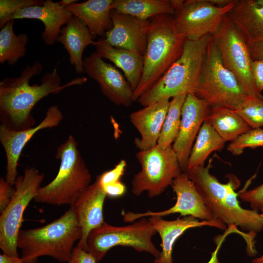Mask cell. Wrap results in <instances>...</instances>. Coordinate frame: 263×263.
Instances as JSON below:
<instances>
[{
    "instance_id": "cell-1",
    "label": "cell",
    "mask_w": 263,
    "mask_h": 263,
    "mask_svg": "<svg viewBox=\"0 0 263 263\" xmlns=\"http://www.w3.org/2000/svg\"><path fill=\"white\" fill-rule=\"evenodd\" d=\"M42 69L41 63L36 60L32 65H27L19 76L5 78L0 82L1 125L16 131L34 127L35 120L31 112L39 100L50 94H57L66 87L87 81L86 77H81L60 85V77L55 68L43 75L40 84L30 85L31 78L39 75Z\"/></svg>"
},
{
    "instance_id": "cell-2",
    "label": "cell",
    "mask_w": 263,
    "mask_h": 263,
    "mask_svg": "<svg viewBox=\"0 0 263 263\" xmlns=\"http://www.w3.org/2000/svg\"><path fill=\"white\" fill-rule=\"evenodd\" d=\"M212 159L207 166L187 169L185 172L193 182L206 206L215 219L228 226L235 225L249 233L256 234L263 229V219L257 210L243 208L235 189L239 181L234 175L222 184L210 172Z\"/></svg>"
},
{
    "instance_id": "cell-3",
    "label": "cell",
    "mask_w": 263,
    "mask_h": 263,
    "mask_svg": "<svg viewBox=\"0 0 263 263\" xmlns=\"http://www.w3.org/2000/svg\"><path fill=\"white\" fill-rule=\"evenodd\" d=\"M82 236V229L72 207L50 223L36 228L20 230L17 246L21 257L29 263L38 258L50 256L61 262H68L75 242Z\"/></svg>"
},
{
    "instance_id": "cell-4",
    "label": "cell",
    "mask_w": 263,
    "mask_h": 263,
    "mask_svg": "<svg viewBox=\"0 0 263 263\" xmlns=\"http://www.w3.org/2000/svg\"><path fill=\"white\" fill-rule=\"evenodd\" d=\"M186 38L178 34L173 16L160 15L150 21L142 77L133 92V102L150 90L180 56Z\"/></svg>"
},
{
    "instance_id": "cell-5",
    "label": "cell",
    "mask_w": 263,
    "mask_h": 263,
    "mask_svg": "<svg viewBox=\"0 0 263 263\" xmlns=\"http://www.w3.org/2000/svg\"><path fill=\"white\" fill-rule=\"evenodd\" d=\"M211 35L197 40L186 38L180 56L158 81L137 101L146 107L160 100L193 93L202 68Z\"/></svg>"
},
{
    "instance_id": "cell-6",
    "label": "cell",
    "mask_w": 263,
    "mask_h": 263,
    "mask_svg": "<svg viewBox=\"0 0 263 263\" xmlns=\"http://www.w3.org/2000/svg\"><path fill=\"white\" fill-rule=\"evenodd\" d=\"M71 135L57 148L56 158L60 161L58 173L50 183L39 188L35 202L72 207L90 185L91 175Z\"/></svg>"
},
{
    "instance_id": "cell-7",
    "label": "cell",
    "mask_w": 263,
    "mask_h": 263,
    "mask_svg": "<svg viewBox=\"0 0 263 263\" xmlns=\"http://www.w3.org/2000/svg\"><path fill=\"white\" fill-rule=\"evenodd\" d=\"M194 94L210 107H223L234 111L251 97L236 76L224 65L212 39L207 49Z\"/></svg>"
},
{
    "instance_id": "cell-8",
    "label": "cell",
    "mask_w": 263,
    "mask_h": 263,
    "mask_svg": "<svg viewBox=\"0 0 263 263\" xmlns=\"http://www.w3.org/2000/svg\"><path fill=\"white\" fill-rule=\"evenodd\" d=\"M156 233V229L146 217L122 226L104 222L90 232L87 239V251L97 262L100 261L111 248L116 246L131 247L138 252H147L155 258H158L161 251L152 241Z\"/></svg>"
},
{
    "instance_id": "cell-9",
    "label": "cell",
    "mask_w": 263,
    "mask_h": 263,
    "mask_svg": "<svg viewBox=\"0 0 263 263\" xmlns=\"http://www.w3.org/2000/svg\"><path fill=\"white\" fill-rule=\"evenodd\" d=\"M141 170L132 180V193L139 196L147 191L152 198L161 194L183 171L172 146L162 149L157 145L139 150L135 155Z\"/></svg>"
},
{
    "instance_id": "cell-10",
    "label": "cell",
    "mask_w": 263,
    "mask_h": 263,
    "mask_svg": "<svg viewBox=\"0 0 263 263\" xmlns=\"http://www.w3.org/2000/svg\"><path fill=\"white\" fill-rule=\"evenodd\" d=\"M35 168L24 169L15 183L16 191L0 216V248L9 256L19 257L17 240L27 207L35 197L44 178Z\"/></svg>"
},
{
    "instance_id": "cell-11",
    "label": "cell",
    "mask_w": 263,
    "mask_h": 263,
    "mask_svg": "<svg viewBox=\"0 0 263 263\" xmlns=\"http://www.w3.org/2000/svg\"><path fill=\"white\" fill-rule=\"evenodd\" d=\"M211 39L224 65L236 76L247 94L253 98L263 99L253 79L252 60L247 43L227 15Z\"/></svg>"
},
{
    "instance_id": "cell-12",
    "label": "cell",
    "mask_w": 263,
    "mask_h": 263,
    "mask_svg": "<svg viewBox=\"0 0 263 263\" xmlns=\"http://www.w3.org/2000/svg\"><path fill=\"white\" fill-rule=\"evenodd\" d=\"M235 0L224 6L212 3L210 0H184L175 11L173 22L176 31L187 39L197 40L207 35H214Z\"/></svg>"
},
{
    "instance_id": "cell-13",
    "label": "cell",
    "mask_w": 263,
    "mask_h": 263,
    "mask_svg": "<svg viewBox=\"0 0 263 263\" xmlns=\"http://www.w3.org/2000/svg\"><path fill=\"white\" fill-rule=\"evenodd\" d=\"M171 186L176 195V202L173 207L160 211L148 210L141 213L123 212L124 221L132 222L143 217L153 216L163 217L175 213H179L184 216H192L202 221L215 219L206 206L194 184L185 172H182L177 177L173 180Z\"/></svg>"
},
{
    "instance_id": "cell-14",
    "label": "cell",
    "mask_w": 263,
    "mask_h": 263,
    "mask_svg": "<svg viewBox=\"0 0 263 263\" xmlns=\"http://www.w3.org/2000/svg\"><path fill=\"white\" fill-rule=\"evenodd\" d=\"M84 73L98 84L102 94L115 105L131 106L133 92L117 68L108 63L95 52L83 60Z\"/></svg>"
},
{
    "instance_id": "cell-15",
    "label": "cell",
    "mask_w": 263,
    "mask_h": 263,
    "mask_svg": "<svg viewBox=\"0 0 263 263\" xmlns=\"http://www.w3.org/2000/svg\"><path fill=\"white\" fill-rule=\"evenodd\" d=\"M63 118L57 106L48 108L44 119L37 126L16 131L4 125L0 126V141L6 157L5 179L14 185L18 176L17 167L19 157L26 144L39 131L57 126Z\"/></svg>"
},
{
    "instance_id": "cell-16",
    "label": "cell",
    "mask_w": 263,
    "mask_h": 263,
    "mask_svg": "<svg viewBox=\"0 0 263 263\" xmlns=\"http://www.w3.org/2000/svg\"><path fill=\"white\" fill-rule=\"evenodd\" d=\"M210 107L206 101L193 93L186 96L182 109L179 131L172 146L183 172L187 168L194 140Z\"/></svg>"
},
{
    "instance_id": "cell-17",
    "label": "cell",
    "mask_w": 263,
    "mask_h": 263,
    "mask_svg": "<svg viewBox=\"0 0 263 263\" xmlns=\"http://www.w3.org/2000/svg\"><path fill=\"white\" fill-rule=\"evenodd\" d=\"M112 28L103 39L117 48L137 52L144 56L147 44V35L150 20H142L112 9Z\"/></svg>"
},
{
    "instance_id": "cell-18",
    "label": "cell",
    "mask_w": 263,
    "mask_h": 263,
    "mask_svg": "<svg viewBox=\"0 0 263 263\" xmlns=\"http://www.w3.org/2000/svg\"><path fill=\"white\" fill-rule=\"evenodd\" d=\"M107 195L96 179L71 207L74 210L82 229V236L77 244L78 247L87 251V239L90 232L105 222L103 206Z\"/></svg>"
},
{
    "instance_id": "cell-19",
    "label": "cell",
    "mask_w": 263,
    "mask_h": 263,
    "mask_svg": "<svg viewBox=\"0 0 263 263\" xmlns=\"http://www.w3.org/2000/svg\"><path fill=\"white\" fill-rule=\"evenodd\" d=\"M161 239L162 250L154 263H173L172 253L173 245L177 239L188 229L203 226H209L225 230L226 225L217 219L200 221L192 216L168 221L159 216H150L148 218Z\"/></svg>"
},
{
    "instance_id": "cell-20",
    "label": "cell",
    "mask_w": 263,
    "mask_h": 263,
    "mask_svg": "<svg viewBox=\"0 0 263 263\" xmlns=\"http://www.w3.org/2000/svg\"><path fill=\"white\" fill-rule=\"evenodd\" d=\"M169 102V99H163L129 115L130 121L140 134V138L134 141L139 150H148L157 145Z\"/></svg>"
},
{
    "instance_id": "cell-21",
    "label": "cell",
    "mask_w": 263,
    "mask_h": 263,
    "mask_svg": "<svg viewBox=\"0 0 263 263\" xmlns=\"http://www.w3.org/2000/svg\"><path fill=\"white\" fill-rule=\"evenodd\" d=\"M73 16L65 7L58 2L46 0L43 4L20 9L14 14L11 20L17 19H37L44 25L41 38L47 45H53L60 34L62 26L65 25Z\"/></svg>"
},
{
    "instance_id": "cell-22",
    "label": "cell",
    "mask_w": 263,
    "mask_h": 263,
    "mask_svg": "<svg viewBox=\"0 0 263 263\" xmlns=\"http://www.w3.org/2000/svg\"><path fill=\"white\" fill-rule=\"evenodd\" d=\"M67 51L71 64L77 74L84 73L83 53L85 48L94 45V41L85 23L73 16L62 27L57 39Z\"/></svg>"
},
{
    "instance_id": "cell-23",
    "label": "cell",
    "mask_w": 263,
    "mask_h": 263,
    "mask_svg": "<svg viewBox=\"0 0 263 263\" xmlns=\"http://www.w3.org/2000/svg\"><path fill=\"white\" fill-rule=\"evenodd\" d=\"M94 46L95 52L100 57L110 60L122 71L134 92L142 77L144 56L134 51L113 47L103 39L96 41Z\"/></svg>"
},
{
    "instance_id": "cell-24",
    "label": "cell",
    "mask_w": 263,
    "mask_h": 263,
    "mask_svg": "<svg viewBox=\"0 0 263 263\" xmlns=\"http://www.w3.org/2000/svg\"><path fill=\"white\" fill-rule=\"evenodd\" d=\"M113 0H88L66 7L87 26L93 39L105 36L113 26L111 17Z\"/></svg>"
},
{
    "instance_id": "cell-25",
    "label": "cell",
    "mask_w": 263,
    "mask_h": 263,
    "mask_svg": "<svg viewBox=\"0 0 263 263\" xmlns=\"http://www.w3.org/2000/svg\"><path fill=\"white\" fill-rule=\"evenodd\" d=\"M227 15L246 43L263 38V5L256 0H236Z\"/></svg>"
},
{
    "instance_id": "cell-26",
    "label": "cell",
    "mask_w": 263,
    "mask_h": 263,
    "mask_svg": "<svg viewBox=\"0 0 263 263\" xmlns=\"http://www.w3.org/2000/svg\"><path fill=\"white\" fill-rule=\"evenodd\" d=\"M206 120L225 142H232L252 129L236 111L223 107H211Z\"/></svg>"
},
{
    "instance_id": "cell-27",
    "label": "cell",
    "mask_w": 263,
    "mask_h": 263,
    "mask_svg": "<svg viewBox=\"0 0 263 263\" xmlns=\"http://www.w3.org/2000/svg\"><path fill=\"white\" fill-rule=\"evenodd\" d=\"M112 8L142 20L160 15L173 16L175 12L171 0H113Z\"/></svg>"
},
{
    "instance_id": "cell-28",
    "label": "cell",
    "mask_w": 263,
    "mask_h": 263,
    "mask_svg": "<svg viewBox=\"0 0 263 263\" xmlns=\"http://www.w3.org/2000/svg\"><path fill=\"white\" fill-rule=\"evenodd\" d=\"M225 143L209 123L205 120L193 145L187 169L205 165L208 156L214 151L222 150Z\"/></svg>"
},
{
    "instance_id": "cell-29",
    "label": "cell",
    "mask_w": 263,
    "mask_h": 263,
    "mask_svg": "<svg viewBox=\"0 0 263 263\" xmlns=\"http://www.w3.org/2000/svg\"><path fill=\"white\" fill-rule=\"evenodd\" d=\"M14 20L7 22L0 31V63L14 65L24 56L28 42L27 34L16 35L14 31Z\"/></svg>"
},
{
    "instance_id": "cell-30",
    "label": "cell",
    "mask_w": 263,
    "mask_h": 263,
    "mask_svg": "<svg viewBox=\"0 0 263 263\" xmlns=\"http://www.w3.org/2000/svg\"><path fill=\"white\" fill-rule=\"evenodd\" d=\"M187 95L182 94L172 98L164 121L157 145L162 149L171 147L178 134L182 109Z\"/></svg>"
},
{
    "instance_id": "cell-31",
    "label": "cell",
    "mask_w": 263,
    "mask_h": 263,
    "mask_svg": "<svg viewBox=\"0 0 263 263\" xmlns=\"http://www.w3.org/2000/svg\"><path fill=\"white\" fill-rule=\"evenodd\" d=\"M236 111L252 129L263 127V99L250 97Z\"/></svg>"
},
{
    "instance_id": "cell-32",
    "label": "cell",
    "mask_w": 263,
    "mask_h": 263,
    "mask_svg": "<svg viewBox=\"0 0 263 263\" xmlns=\"http://www.w3.org/2000/svg\"><path fill=\"white\" fill-rule=\"evenodd\" d=\"M263 147V129H251L242 134L227 146V150L233 155H239L243 153L247 148H255Z\"/></svg>"
},
{
    "instance_id": "cell-33",
    "label": "cell",
    "mask_w": 263,
    "mask_h": 263,
    "mask_svg": "<svg viewBox=\"0 0 263 263\" xmlns=\"http://www.w3.org/2000/svg\"><path fill=\"white\" fill-rule=\"evenodd\" d=\"M42 0H0V28L11 20L15 13L25 8L44 4Z\"/></svg>"
},
{
    "instance_id": "cell-34",
    "label": "cell",
    "mask_w": 263,
    "mask_h": 263,
    "mask_svg": "<svg viewBox=\"0 0 263 263\" xmlns=\"http://www.w3.org/2000/svg\"><path fill=\"white\" fill-rule=\"evenodd\" d=\"M126 166V161L124 159H122L113 169L103 172L101 174L98 175L96 179L103 188L108 184L120 181Z\"/></svg>"
},
{
    "instance_id": "cell-35",
    "label": "cell",
    "mask_w": 263,
    "mask_h": 263,
    "mask_svg": "<svg viewBox=\"0 0 263 263\" xmlns=\"http://www.w3.org/2000/svg\"><path fill=\"white\" fill-rule=\"evenodd\" d=\"M238 195L242 201L249 203L253 209L258 211L263 208V184L252 189L242 191Z\"/></svg>"
},
{
    "instance_id": "cell-36",
    "label": "cell",
    "mask_w": 263,
    "mask_h": 263,
    "mask_svg": "<svg viewBox=\"0 0 263 263\" xmlns=\"http://www.w3.org/2000/svg\"><path fill=\"white\" fill-rule=\"evenodd\" d=\"M233 233L241 235L245 240H247L249 237V235H248V234L244 233L238 229L237 226L235 225H230L227 226L225 231L222 235H218L217 237H215L214 241L216 244V247L214 251L212 252L210 259L207 263H221L219 261L218 257L219 251L226 237L230 234Z\"/></svg>"
},
{
    "instance_id": "cell-37",
    "label": "cell",
    "mask_w": 263,
    "mask_h": 263,
    "mask_svg": "<svg viewBox=\"0 0 263 263\" xmlns=\"http://www.w3.org/2000/svg\"><path fill=\"white\" fill-rule=\"evenodd\" d=\"M5 179H0V213L5 209L10 202L15 192L14 188Z\"/></svg>"
},
{
    "instance_id": "cell-38",
    "label": "cell",
    "mask_w": 263,
    "mask_h": 263,
    "mask_svg": "<svg viewBox=\"0 0 263 263\" xmlns=\"http://www.w3.org/2000/svg\"><path fill=\"white\" fill-rule=\"evenodd\" d=\"M251 70L255 85L261 93L263 91V59L253 60Z\"/></svg>"
},
{
    "instance_id": "cell-39",
    "label": "cell",
    "mask_w": 263,
    "mask_h": 263,
    "mask_svg": "<svg viewBox=\"0 0 263 263\" xmlns=\"http://www.w3.org/2000/svg\"><path fill=\"white\" fill-rule=\"evenodd\" d=\"M67 263H98V262L89 252L76 246L74 247Z\"/></svg>"
},
{
    "instance_id": "cell-40",
    "label": "cell",
    "mask_w": 263,
    "mask_h": 263,
    "mask_svg": "<svg viewBox=\"0 0 263 263\" xmlns=\"http://www.w3.org/2000/svg\"><path fill=\"white\" fill-rule=\"evenodd\" d=\"M107 196L118 197L123 195L126 191L125 185L120 181L108 184L103 188Z\"/></svg>"
},
{
    "instance_id": "cell-41",
    "label": "cell",
    "mask_w": 263,
    "mask_h": 263,
    "mask_svg": "<svg viewBox=\"0 0 263 263\" xmlns=\"http://www.w3.org/2000/svg\"><path fill=\"white\" fill-rule=\"evenodd\" d=\"M247 44L252 61L263 59V38Z\"/></svg>"
},
{
    "instance_id": "cell-42",
    "label": "cell",
    "mask_w": 263,
    "mask_h": 263,
    "mask_svg": "<svg viewBox=\"0 0 263 263\" xmlns=\"http://www.w3.org/2000/svg\"><path fill=\"white\" fill-rule=\"evenodd\" d=\"M0 263H29L19 257L9 256L4 253L0 255Z\"/></svg>"
},
{
    "instance_id": "cell-43",
    "label": "cell",
    "mask_w": 263,
    "mask_h": 263,
    "mask_svg": "<svg viewBox=\"0 0 263 263\" xmlns=\"http://www.w3.org/2000/svg\"><path fill=\"white\" fill-rule=\"evenodd\" d=\"M78 0H62L58 2V3L63 7H66L67 6L70 5L71 4L76 2Z\"/></svg>"
},
{
    "instance_id": "cell-44",
    "label": "cell",
    "mask_w": 263,
    "mask_h": 263,
    "mask_svg": "<svg viewBox=\"0 0 263 263\" xmlns=\"http://www.w3.org/2000/svg\"><path fill=\"white\" fill-rule=\"evenodd\" d=\"M252 263H263V255L252 260Z\"/></svg>"
},
{
    "instance_id": "cell-45",
    "label": "cell",
    "mask_w": 263,
    "mask_h": 263,
    "mask_svg": "<svg viewBox=\"0 0 263 263\" xmlns=\"http://www.w3.org/2000/svg\"><path fill=\"white\" fill-rule=\"evenodd\" d=\"M256 1L260 4L263 5V0H256Z\"/></svg>"
},
{
    "instance_id": "cell-46",
    "label": "cell",
    "mask_w": 263,
    "mask_h": 263,
    "mask_svg": "<svg viewBox=\"0 0 263 263\" xmlns=\"http://www.w3.org/2000/svg\"><path fill=\"white\" fill-rule=\"evenodd\" d=\"M261 215V216L262 217V218L263 219V212L262 214H260Z\"/></svg>"
}]
</instances>
